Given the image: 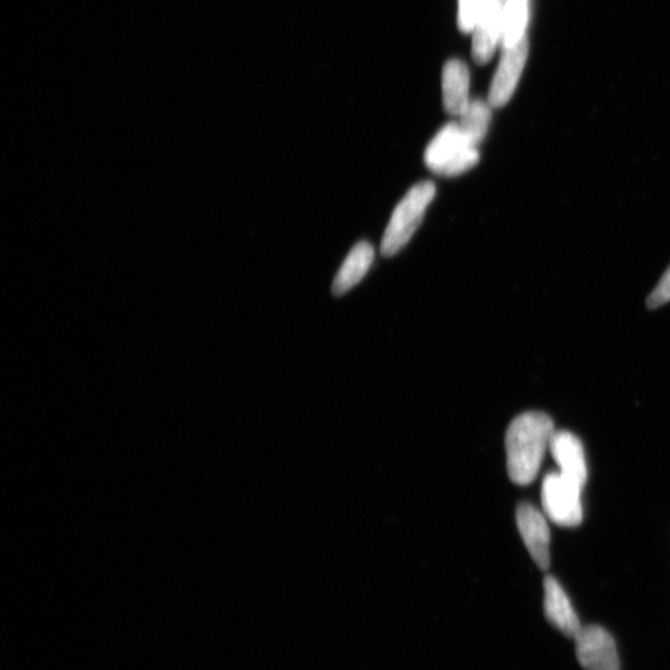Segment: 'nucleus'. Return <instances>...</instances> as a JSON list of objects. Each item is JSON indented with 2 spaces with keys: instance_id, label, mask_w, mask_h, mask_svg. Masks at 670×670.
I'll use <instances>...</instances> for the list:
<instances>
[{
  "instance_id": "12",
  "label": "nucleus",
  "mask_w": 670,
  "mask_h": 670,
  "mask_svg": "<svg viewBox=\"0 0 670 670\" xmlns=\"http://www.w3.org/2000/svg\"><path fill=\"white\" fill-rule=\"evenodd\" d=\"M374 248L366 241L359 242L343 262L341 270L333 281L332 293L343 296L361 283L374 261Z\"/></svg>"
},
{
  "instance_id": "6",
  "label": "nucleus",
  "mask_w": 670,
  "mask_h": 670,
  "mask_svg": "<svg viewBox=\"0 0 670 670\" xmlns=\"http://www.w3.org/2000/svg\"><path fill=\"white\" fill-rule=\"evenodd\" d=\"M529 52L527 37L516 46L504 48L497 73L491 85L488 103L494 109L507 105L516 91Z\"/></svg>"
},
{
  "instance_id": "13",
  "label": "nucleus",
  "mask_w": 670,
  "mask_h": 670,
  "mask_svg": "<svg viewBox=\"0 0 670 670\" xmlns=\"http://www.w3.org/2000/svg\"><path fill=\"white\" fill-rule=\"evenodd\" d=\"M529 14V0H506L503 17V47L519 44L526 37Z\"/></svg>"
},
{
  "instance_id": "10",
  "label": "nucleus",
  "mask_w": 670,
  "mask_h": 670,
  "mask_svg": "<svg viewBox=\"0 0 670 670\" xmlns=\"http://www.w3.org/2000/svg\"><path fill=\"white\" fill-rule=\"evenodd\" d=\"M543 611L549 623L562 635L571 638L579 635L582 626L576 612L559 581L552 576L543 580Z\"/></svg>"
},
{
  "instance_id": "15",
  "label": "nucleus",
  "mask_w": 670,
  "mask_h": 670,
  "mask_svg": "<svg viewBox=\"0 0 670 670\" xmlns=\"http://www.w3.org/2000/svg\"><path fill=\"white\" fill-rule=\"evenodd\" d=\"M483 0H459V26L463 33H473Z\"/></svg>"
},
{
  "instance_id": "3",
  "label": "nucleus",
  "mask_w": 670,
  "mask_h": 670,
  "mask_svg": "<svg viewBox=\"0 0 670 670\" xmlns=\"http://www.w3.org/2000/svg\"><path fill=\"white\" fill-rule=\"evenodd\" d=\"M436 196L432 182L417 183L395 208L382 240V255L392 257L410 241Z\"/></svg>"
},
{
  "instance_id": "11",
  "label": "nucleus",
  "mask_w": 670,
  "mask_h": 670,
  "mask_svg": "<svg viewBox=\"0 0 670 670\" xmlns=\"http://www.w3.org/2000/svg\"><path fill=\"white\" fill-rule=\"evenodd\" d=\"M470 72L463 62L446 63L442 72L443 107L447 113L460 116L470 103Z\"/></svg>"
},
{
  "instance_id": "5",
  "label": "nucleus",
  "mask_w": 670,
  "mask_h": 670,
  "mask_svg": "<svg viewBox=\"0 0 670 670\" xmlns=\"http://www.w3.org/2000/svg\"><path fill=\"white\" fill-rule=\"evenodd\" d=\"M575 640L579 662L586 670H619L616 644L606 629L582 627Z\"/></svg>"
},
{
  "instance_id": "14",
  "label": "nucleus",
  "mask_w": 670,
  "mask_h": 670,
  "mask_svg": "<svg viewBox=\"0 0 670 670\" xmlns=\"http://www.w3.org/2000/svg\"><path fill=\"white\" fill-rule=\"evenodd\" d=\"M491 105L482 100H471L465 110L459 116L460 128L475 145L484 140L492 120Z\"/></svg>"
},
{
  "instance_id": "2",
  "label": "nucleus",
  "mask_w": 670,
  "mask_h": 670,
  "mask_svg": "<svg viewBox=\"0 0 670 670\" xmlns=\"http://www.w3.org/2000/svg\"><path fill=\"white\" fill-rule=\"evenodd\" d=\"M480 162L477 145L463 133L459 123L444 125L427 145L425 164L435 174L458 177Z\"/></svg>"
},
{
  "instance_id": "8",
  "label": "nucleus",
  "mask_w": 670,
  "mask_h": 670,
  "mask_svg": "<svg viewBox=\"0 0 670 670\" xmlns=\"http://www.w3.org/2000/svg\"><path fill=\"white\" fill-rule=\"evenodd\" d=\"M517 524L524 543L541 570L550 567V530L546 517L530 503L517 509Z\"/></svg>"
},
{
  "instance_id": "9",
  "label": "nucleus",
  "mask_w": 670,
  "mask_h": 670,
  "mask_svg": "<svg viewBox=\"0 0 670 670\" xmlns=\"http://www.w3.org/2000/svg\"><path fill=\"white\" fill-rule=\"evenodd\" d=\"M550 452L553 461L559 465V472L584 488L587 481V464L584 446L579 437L569 431H556L550 443Z\"/></svg>"
},
{
  "instance_id": "7",
  "label": "nucleus",
  "mask_w": 670,
  "mask_h": 670,
  "mask_svg": "<svg viewBox=\"0 0 670 670\" xmlns=\"http://www.w3.org/2000/svg\"><path fill=\"white\" fill-rule=\"evenodd\" d=\"M504 4V0H483L473 31L472 55L477 64H487L502 41Z\"/></svg>"
},
{
  "instance_id": "1",
  "label": "nucleus",
  "mask_w": 670,
  "mask_h": 670,
  "mask_svg": "<svg viewBox=\"0 0 670 670\" xmlns=\"http://www.w3.org/2000/svg\"><path fill=\"white\" fill-rule=\"evenodd\" d=\"M556 427L542 413L523 414L512 421L506 437L509 479L518 485L536 480L541 462L550 450Z\"/></svg>"
},
{
  "instance_id": "4",
  "label": "nucleus",
  "mask_w": 670,
  "mask_h": 670,
  "mask_svg": "<svg viewBox=\"0 0 670 670\" xmlns=\"http://www.w3.org/2000/svg\"><path fill=\"white\" fill-rule=\"evenodd\" d=\"M581 491V485L560 472L549 473L541 485L542 509L547 517L560 527L580 526L584 518Z\"/></svg>"
},
{
  "instance_id": "16",
  "label": "nucleus",
  "mask_w": 670,
  "mask_h": 670,
  "mask_svg": "<svg viewBox=\"0 0 670 670\" xmlns=\"http://www.w3.org/2000/svg\"><path fill=\"white\" fill-rule=\"evenodd\" d=\"M668 303H670V266L660 278L653 293L649 295L647 305L650 309H655Z\"/></svg>"
}]
</instances>
